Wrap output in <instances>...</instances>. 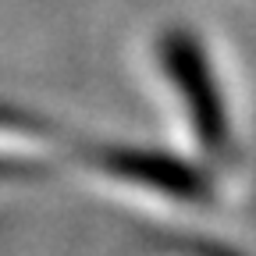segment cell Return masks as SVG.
<instances>
[{"mask_svg":"<svg viewBox=\"0 0 256 256\" xmlns=\"http://www.w3.org/2000/svg\"><path fill=\"white\" fill-rule=\"evenodd\" d=\"M168 60L188 96V107H192V118H196L200 132L206 139V146H220V136H224V121H220V107H217V96L210 89V78H206V68L200 54L192 50L185 40H174L168 46Z\"/></svg>","mask_w":256,"mask_h":256,"instance_id":"obj_1","label":"cell"},{"mask_svg":"<svg viewBox=\"0 0 256 256\" xmlns=\"http://www.w3.org/2000/svg\"><path fill=\"white\" fill-rule=\"evenodd\" d=\"M110 168L118 174H128L142 185H153L160 192H171V196H196L200 192V182L192 178L182 164L174 160H164V156H146V153H118L110 156Z\"/></svg>","mask_w":256,"mask_h":256,"instance_id":"obj_2","label":"cell"}]
</instances>
